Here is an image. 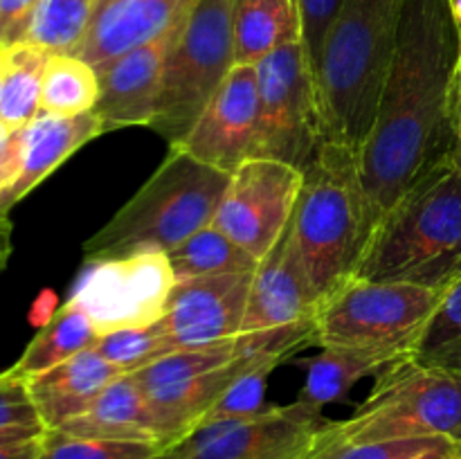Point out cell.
Listing matches in <instances>:
<instances>
[{"label":"cell","instance_id":"cell-33","mask_svg":"<svg viewBox=\"0 0 461 459\" xmlns=\"http://www.w3.org/2000/svg\"><path fill=\"white\" fill-rule=\"evenodd\" d=\"M95 351L124 374L138 372V369L151 364L153 360L171 354L169 345L158 336L153 327L122 328V331L106 333L97 340Z\"/></svg>","mask_w":461,"mask_h":459},{"label":"cell","instance_id":"cell-23","mask_svg":"<svg viewBox=\"0 0 461 459\" xmlns=\"http://www.w3.org/2000/svg\"><path fill=\"white\" fill-rule=\"evenodd\" d=\"M387 364H392L390 360L369 351L322 346L318 356L304 360L306 381L297 400L315 412H322L324 405L345 399L360 378L381 372Z\"/></svg>","mask_w":461,"mask_h":459},{"label":"cell","instance_id":"cell-39","mask_svg":"<svg viewBox=\"0 0 461 459\" xmlns=\"http://www.w3.org/2000/svg\"><path fill=\"white\" fill-rule=\"evenodd\" d=\"M39 454V436L21 444L0 446V459H36Z\"/></svg>","mask_w":461,"mask_h":459},{"label":"cell","instance_id":"cell-30","mask_svg":"<svg viewBox=\"0 0 461 459\" xmlns=\"http://www.w3.org/2000/svg\"><path fill=\"white\" fill-rule=\"evenodd\" d=\"M97 0H41L25 43L50 54H75Z\"/></svg>","mask_w":461,"mask_h":459},{"label":"cell","instance_id":"cell-24","mask_svg":"<svg viewBox=\"0 0 461 459\" xmlns=\"http://www.w3.org/2000/svg\"><path fill=\"white\" fill-rule=\"evenodd\" d=\"M99 338L102 336L88 320V315L77 309L72 302H66L36 333L34 340L27 345L21 360L12 369L25 378L34 376V374L66 363L81 351L95 349Z\"/></svg>","mask_w":461,"mask_h":459},{"label":"cell","instance_id":"cell-15","mask_svg":"<svg viewBox=\"0 0 461 459\" xmlns=\"http://www.w3.org/2000/svg\"><path fill=\"white\" fill-rule=\"evenodd\" d=\"M259 88L255 66H234L198 117L180 148L205 165L234 174L250 160L257 144Z\"/></svg>","mask_w":461,"mask_h":459},{"label":"cell","instance_id":"cell-3","mask_svg":"<svg viewBox=\"0 0 461 459\" xmlns=\"http://www.w3.org/2000/svg\"><path fill=\"white\" fill-rule=\"evenodd\" d=\"M461 274V169L437 162L378 219L356 277L444 291Z\"/></svg>","mask_w":461,"mask_h":459},{"label":"cell","instance_id":"cell-38","mask_svg":"<svg viewBox=\"0 0 461 459\" xmlns=\"http://www.w3.org/2000/svg\"><path fill=\"white\" fill-rule=\"evenodd\" d=\"M21 153V129L12 130L0 122V189L7 187L18 169Z\"/></svg>","mask_w":461,"mask_h":459},{"label":"cell","instance_id":"cell-34","mask_svg":"<svg viewBox=\"0 0 461 459\" xmlns=\"http://www.w3.org/2000/svg\"><path fill=\"white\" fill-rule=\"evenodd\" d=\"M279 364V360H264L243 372L232 385L228 387L223 396L214 403V408L201 418V423L210 421H228V418H248L257 414L268 412L270 405H266L264 392L266 381L270 372Z\"/></svg>","mask_w":461,"mask_h":459},{"label":"cell","instance_id":"cell-4","mask_svg":"<svg viewBox=\"0 0 461 459\" xmlns=\"http://www.w3.org/2000/svg\"><path fill=\"white\" fill-rule=\"evenodd\" d=\"M405 0H342L318 68L327 142L360 151L378 115Z\"/></svg>","mask_w":461,"mask_h":459},{"label":"cell","instance_id":"cell-29","mask_svg":"<svg viewBox=\"0 0 461 459\" xmlns=\"http://www.w3.org/2000/svg\"><path fill=\"white\" fill-rule=\"evenodd\" d=\"M309 459H461V444L446 436H408L365 444H342L320 436Z\"/></svg>","mask_w":461,"mask_h":459},{"label":"cell","instance_id":"cell-22","mask_svg":"<svg viewBox=\"0 0 461 459\" xmlns=\"http://www.w3.org/2000/svg\"><path fill=\"white\" fill-rule=\"evenodd\" d=\"M234 61L257 66L282 45L302 40L297 0H232Z\"/></svg>","mask_w":461,"mask_h":459},{"label":"cell","instance_id":"cell-19","mask_svg":"<svg viewBox=\"0 0 461 459\" xmlns=\"http://www.w3.org/2000/svg\"><path fill=\"white\" fill-rule=\"evenodd\" d=\"M122 369L108 363L95 349L81 351L52 369L27 376V392L45 428H61L75 418L122 376Z\"/></svg>","mask_w":461,"mask_h":459},{"label":"cell","instance_id":"cell-26","mask_svg":"<svg viewBox=\"0 0 461 459\" xmlns=\"http://www.w3.org/2000/svg\"><path fill=\"white\" fill-rule=\"evenodd\" d=\"M171 270H174L176 284L189 282V279L214 277V274L248 273L255 270L259 259L243 250L241 246L225 237L214 225H207L201 232L185 238L180 246L167 252Z\"/></svg>","mask_w":461,"mask_h":459},{"label":"cell","instance_id":"cell-45","mask_svg":"<svg viewBox=\"0 0 461 459\" xmlns=\"http://www.w3.org/2000/svg\"><path fill=\"white\" fill-rule=\"evenodd\" d=\"M0 90H3V68H0Z\"/></svg>","mask_w":461,"mask_h":459},{"label":"cell","instance_id":"cell-11","mask_svg":"<svg viewBox=\"0 0 461 459\" xmlns=\"http://www.w3.org/2000/svg\"><path fill=\"white\" fill-rule=\"evenodd\" d=\"M176 286L167 252L86 261L68 302L84 310L99 336L151 327L162 318Z\"/></svg>","mask_w":461,"mask_h":459},{"label":"cell","instance_id":"cell-36","mask_svg":"<svg viewBox=\"0 0 461 459\" xmlns=\"http://www.w3.org/2000/svg\"><path fill=\"white\" fill-rule=\"evenodd\" d=\"M297 4H300L302 16V45H304L306 57L315 72V79H318L324 40L340 12L342 0H297Z\"/></svg>","mask_w":461,"mask_h":459},{"label":"cell","instance_id":"cell-17","mask_svg":"<svg viewBox=\"0 0 461 459\" xmlns=\"http://www.w3.org/2000/svg\"><path fill=\"white\" fill-rule=\"evenodd\" d=\"M196 0H97L75 57L102 70L129 50L178 27Z\"/></svg>","mask_w":461,"mask_h":459},{"label":"cell","instance_id":"cell-41","mask_svg":"<svg viewBox=\"0 0 461 459\" xmlns=\"http://www.w3.org/2000/svg\"><path fill=\"white\" fill-rule=\"evenodd\" d=\"M12 255V220L7 214H0V273L7 266Z\"/></svg>","mask_w":461,"mask_h":459},{"label":"cell","instance_id":"cell-5","mask_svg":"<svg viewBox=\"0 0 461 459\" xmlns=\"http://www.w3.org/2000/svg\"><path fill=\"white\" fill-rule=\"evenodd\" d=\"M230 176L171 147L156 174L84 243L86 261L174 250L212 225Z\"/></svg>","mask_w":461,"mask_h":459},{"label":"cell","instance_id":"cell-42","mask_svg":"<svg viewBox=\"0 0 461 459\" xmlns=\"http://www.w3.org/2000/svg\"><path fill=\"white\" fill-rule=\"evenodd\" d=\"M41 435H43V430H3L0 432V446L21 444V441L36 439Z\"/></svg>","mask_w":461,"mask_h":459},{"label":"cell","instance_id":"cell-31","mask_svg":"<svg viewBox=\"0 0 461 459\" xmlns=\"http://www.w3.org/2000/svg\"><path fill=\"white\" fill-rule=\"evenodd\" d=\"M237 356H241L237 340L198 346V349H178L153 360L147 367L133 372V378L142 387V392L158 390V387L171 385V382L185 381V378H192L198 376V374L223 367V364L232 363Z\"/></svg>","mask_w":461,"mask_h":459},{"label":"cell","instance_id":"cell-8","mask_svg":"<svg viewBox=\"0 0 461 459\" xmlns=\"http://www.w3.org/2000/svg\"><path fill=\"white\" fill-rule=\"evenodd\" d=\"M441 291L403 282L354 277L318 306L315 342L378 354L390 363L410 358Z\"/></svg>","mask_w":461,"mask_h":459},{"label":"cell","instance_id":"cell-35","mask_svg":"<svg viewBox=\"0 0 461 459\" xmlns=\"http://www.w3.org/2000/svg\"><path fill=\"white\" fill-rule=\"evenodd\" d=\"M3 430H45L27 392L25 376L14 369L0 374V432Z\"/></svg>","mask_w":461,"mask_h":459},{"label":"cell","instance_id":"cell-28","mask_svg":"<svg viewBox=\"0 0 461 459\" xmlns=\"http://www.w3.org/2000/svg\"><path fill=\"white\" fill-rule=\"evenodd\" d=\"M410 360L421 367L461 374V274L441 291Z\"/></svg>","mask_w":461,"mask_h":459},{"label":"cell","instance_id":"cell-2","mask_svg":"<svg viewBox=\"0 0 461 459\" xmlns=\"http://www.w3.org/2000/svg\"><path fill=\"white\" fill-rule=\"evenodd\" d=\"M376 219L360 178L358 151L327 142L302 176L286 237L318 306L356 277Z\"/></svg>","mask_w":461,"mask_h":459},{"label":"cell","instance_id":"cell-43","mask_svg":"<svg viewBox=\"0 0 461 459\" xmlns=\"http://www.w3.org/2000/svg\"><path fill=\"white\" fill-rule=\"evenodd\" d=\"M450 160L461 169V126H455V140L453 148H450Z\"/></svg>","mask_w":461,"mask_h":459},{"label":"cell","instance_id":"cell-16","mask_svg":"<svg viewBox=\"0 0 461 459\" xmlns=\"http://www.w3.org/2000/svg\"><path fill=\"white\" fill-rule=\"evenodd\" d=\"M178 27L167 34L129 50L117 57L99 75V99L95 115L104 126V133L129 126H149L156 112L158 90H160L162 66Z\"/></svg>","mask_w":461,"mask_h":459},{"label":"cell","instance_id":"cell-32","mask_svg":"<svg viewBox=\"0 0 461 459\" xmlns=\"http://www.w3.org/2000/svg\"><path fill=\"white\" fill-rule=\"evenodd\" d=\"M160 446L144 441H111L75 436L59 428H45L36 459H153Z\"/></svg>","mask_w":461,"mask_h":459},{"label":"cell","instance_id":"cell-27","mask_svg":"<svg viewBox=\"0 0 461 459\" xmlns=\"http://www.w3.org/2000/svg\"><path fill=\"white\" fill-rule=\"evenodd\" d=\"M99 99V75L75 54H50L41 86V111L75 117L93 111Z\"/></svg>","mask_w":461,"mask_h":459},{"label":"cell","instance_id":"cell-25","mask_svg":"<svg viewBox=\"0 0 461 459\" xmlns=\"http://www.w3.org/2000/svg\"><path fill=\"white\" fill-rule=\"evenodd\" d=\"M50 52L32 43H18L0 50L3 90H0V122L18 130L41 112V86Z\"/></svg>","mask_w":461,"mask_h":459},{"label":"cell","instance_id":"cell-12","mask_svg":"<svg viewBox=\"0 0 461 459\" xmlns=\"http://www.w3.org/2000/svg\"><path fill=\"white\" fill-rule=\"evenodd\" d=\"M327 423L295 400L257 417L198 423L153 459H309Z\"/></svg>","mask_w":461,"mask_h":459},{"label":"cell","instance_id":"cell-14","mask_svg":"<svg viewBox=\"0 0 461 459\" xmlns=\"http://www.w3.org/2000/svg\"><path fill=\"white\" fill-rule=\"evenodd\" d=\"M252 273L255 270L176 284L165 313L151 327L171 351L237 340L246 315Z\"/></svg>","mask_w":461,"mask_h":459},{"label":"cell","instance_id":"cell-37","mask_svg":"<svg viewBox=\"0 0 461 459\" xmlns=\"http://www.w3.org/2000/svg\"><path fill=\"white\" fill-rule=\"evenodd\" d=\"M41 0H0V50L25 43Z\"/></svg>","mask_w":461,"mask_h":459},{"label":"cell","instance_id":"cell-21","mask_svg":"<svg viewBox=\"0 0 461 459\" xmlns=\"http://www.w3.org/2000/svg\"><path fill=\"white\" fill-rule=\"evenodd\" d=\"M59 430L75 436L111 441H144L162 450V435L158 428L147 394L133 374H122L111 382L88 410L63 423Z\"/></svg>","mask_w":461,"mask_h":459},{"label":"cell","instance_id":"cell-44","mask_svg":"<svg viewBox=\"0 0 461 459\" xmlns=\"http://www.w3.org/2000/svg\"><path fill=\"white\" fill-rule=\"evenodd\" d=\"M448 3H450V9H453L455 22H457V27L461 32V0H448Z\"/></svg>","mask_w":461,"mask_h":459},{"label":"cell","instance_id":"cell-9","mask_svg":"<svg viewBox=\"0 0 461 459\" xmlns=\"http://www.w3.org/2000/svg\"><path fill=\"white\" fill-rule=\"evenodd\" d=\"M259 120L252 158L286 162L304 174L327 144L315 72L302 40L257 63Z\"/></svg>","mask_w":461,"mask_h":459},{"label":"cell","instance_id":"cell-1","mask_svg":"<svg viewBox=\"0 0 461 459\" xmlns=\"http://www.w3.org/2000/svg\"><path fill=\"white\" fill-rule=\"evenodd\" d=\"M461 32L448 0H405L378 115L358 151L374 219L437 162L455 140L448 97Z\"/></svg>","mask_w":461,"mask_h":459},{"label":"cell","instance_id":"cell-10","mask_svg":"<svg viewBox=\"0 0 461 459\" xmlns=\"http://www.w3.org/2000/svg\"><path fill=\"white\" fill-rule=\"evenodd\" d=\"M318 300L288 246L286 232L252 273L237 346L241 354L286 360L315 342Z\"/></svg>","mask_w":461,"mask_h":459},{"label":"cell","instance_id":"cell-13","mask_svg":"<svg viewBox=\"0 0 461 459\" xmlns=\"http://www.w3.org/2000/svg\"><path fill=\"white\" fill-rule=\"evenodd\" d=\"M302 176L286 162L250 158L230 176L212 225L261 259L286 232L300 196Z\"/></svg>","mask_w":461,"mask_h":459},{"label":"cell","instance_id":"cell-18","mask_svg":"<svg viewBox=\"0 0 461 459\" xmlns=\"http://www.w3.org/2000/svg\"><path fill=\"white\" fill-rule=\"evenodd\" d=\"M102 133L104 126L95 111L75 117L50 115L41 111L30 124L21 129L18 169L7 187L0 189V214H7L72 153Z\"/></svg>","mask_w":461,"mask_h":459},{"label":"cell","instance_id":"cell-6","mask_svg":"<svg viewBox=\"0 0 461 459\" xmlns=\"http://www.w3.org/2000/svg\"><path fill=\"white\" fill-rule=\"evenodd\" d=\"M322 439L342 444L446 436L461 444V374L410 358L381 369L367 399L345 421H329Z\"/></svg>","mask_w":461,"mask_h":459},{"label":"cell","instance_id":"cell-7","mask_svg":"<svg viewBox=\"0 0 461 459\" xmlns=\"http://www.w3.org/2000/svg\"><path fill=\"white\" fill-rule=\"evenodd\" d=\"M234 66L232 0H196L167 52L149 129L183 144Z\"/></svg>","mask_w":461,"mask_h":459},{"label":"cell","instance_id":"cell-20","mask_svg":"<svg viewBox=\"0 0 461 459\" xmlns=\"http://www.w3.org/2000/svg\"><path fill=\"white\" fill-rule=\"evenodd\" d=\"M264 360H277V358H266V356H252L241 354L232 360V363L223 364L212 372L198 374V376L185 378V381L171 382V385L158 387V390L144 392L149 399V405L153 410L158 428L162 435V450L167 446L176 444L180 436L187 435L192 428L201 423V418L214 408L216 400L228 392V387L248 372L255 367L257 363ZM282 363V360H279Z\"/></svg>","mask_w":461,"mask_h":459},{"label":"cell","instance_id":"cell-40","mask_svg":"<svg viewBox=\"0 0 461 459\" xmlns=\"http://www.w3.org/2000/svg\"><path fill=\"white\" fill-rule=\"evenodd\" d=\"M448 111H450V122H453V129L455 126H461V58H459L457 70H455L453 84H450Z\"/></svg>","mask_w":461,"mask_h":459}]
</instances>
